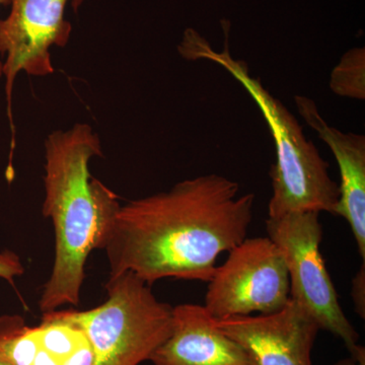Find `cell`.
Wrapping results in <instances>:
<instances>
[{"instance_id":"277c9868","label":"cell","mask_w":365,"mask_h":365,"mask_svg":"<svg viewBox=\"0 0 365 365\" xmlns=\"http://www.w3.org/2000/svg\"><path fill=\"white\" fill-rule=\"evenodd\" d=\"M107 299L88 311L63 309L50 316L78 327L90 341L93 365H139L150 360L172 330L173 307L131 272L110 276Z\"/></svg>"},{"instance_id":"5bb4252c","label":"cell","mask_w":365,"mask_h":365,"mask_svg":"<svg viewBox=\"0 0 365 365\" xmlns=\"http://www.w3.org/2000/svg\"><path fill=\"white\" fill-rule=\"evenodd\" d=\"M365 266L362 262L361 268L355 274L352 280L351 297L355 312L361 319L365 318Z\"/></svg>"},{"instance_id":"30bf717a","label":"cell","mask_w":365,"mask_h":365,"mask_svg":"<svg viewBox=\"0 0 365 365\" xmlns=\"http://www.w3.org/2000/svg\"><path fill=\"white\" fill-rule=\"evenodd\" d=\"M153 365H254L239 343L215 325L204 306L173 307L169 337L153 353Z\"/></svg>"},{"instance_id":"9c48e42d","label":"cell","mask_w":365,"mask_h":365,"mask_svg":"<svg viewBox=\"0 0 365 365\" xmlns=\"http://www.w3.org/2000/svg\"><path fill=\"white\" fill-rule=\"evenodd\" d=\"M0 359L9 365H93L86 334L67 322L43 314L37 327L21 316H0Z\"/></svg>"},{"instance_id":"7c38bea8","label":"cell","mask_w":365,"mask_h":365,"mask_svg":"<svg viewBox=\"0 0 365 365\" xmlns=\"http://www.w3.org/2000/svg\"><path fill=\"white\" fill-rule=\"evenodd\" d=\"M329 85L331 91L339 97L364 100V48H352L343 55L331 72Z\"/></svg>"},{"instance_id":"9a60e30c","label":"cell","mask_w":365,"mask_h":365,"mask_svg":"<svg viewBox=\"0 0 365 365\" xmlns=\"http://www.w3.org/2000/svg\"><path fill=\"white\" fill-rule=\"evenodd\" d=\"M348 351H349V356L339 360L335 365H365L364 346L357 344Z\"/></svg>"},{"instance_id":"8992f818","label":"cell","mask_w":365,"mask_h":365,"mask_svg":"<svg viewBox=\"0 0 365 365\" xmlns=\"http://www.w3.org/2000/svg\"><path fill=\"white\" fill-rule=\"evenodd\" d=\"M289 302L284 255L268 237H246L216 267L204 307L213 319H222L277 313Z\"/></svg>"},{"instance_id":"2e32d148","label":"cell","mask_w":365,"mask_h":365,"mask_svg":"<svg viewBox=\"0 0 365 365\" xmlns=\"http://www.w3.org/2000/svg\"><path fill=\"white\" fill-rule=\"evenodd\" d=\"M0 6H9V0H0ZM4 76V61L0 60V78Z\"/></svg>"},{"instance_id":"52a82bcc","label":"cell","mask_w":365,"mask_h":365,"mask_svg":"<svg viewBox=\"0 0 365 365\" xmlns=\"http://www.w3.org/2000/svg\"><path fill=\"white\" fill-rule=\"evenodd\" d=\"M68 2L78 13L86 0H9L11 11L0 20V56L4 57L11 148L16 138L11 109L14 83L21 72L35 78L54 73L51 49L64 48L71 40L72 26L66 19Z\"/></svg>"},{"instance_id":"6da1fadb","label":"cell","mask_w":365,"mask_h":365,"mask_svg":"<svg viewBox=\"0 0 365 365\" xmlns=\"http://www.w3.org/2000/svg\"><path fill=\"white\" fill-rule=\"evenodd\" d=\"M211 174L120 205L102 248L110 276L131 272L146 284L163 278L209 282L218 257L248 237L255 194Z\"/></svg>"},{"instance_id":"8fae6325","label":"cell","mask_w":365,"mask_h":365,"mask_svg":"<svg viewBox=\"0 0 365 365\" xmlns=\"http://www.w3.org/2000/svg\"><path fill=\"white\" fill-rule=\"evenodd\" d=\"M299 115L332 150L339 165L340 199L336 215L351 227L362 261L365 262V137L342 132L326 123L313 100L294 97Z\"/></svg>"},{"instance_id":"5b68a950","label":"cell","mask_w":365,"mask_h":365,"mask_svg":"<svg viewBox=\"0 0 365 365\" xmlns=\"http://www.w3.org/2000/svg\"><path fill=\"white\" fill-rule=\"evenodd\" d=\"M316 211L292 212L266 220L269 239L287 261L290 299L304 307L319 329L332 333L347 349L359 344V332L340 306L339 297L322 256L323 227Z\"/></svg>"},{"instance_id":"7a4b0ae2","label":"cell","mask_w":365,"mask_h":365,"mask_svg":"<svg viewBox=\"0 0 365 365\" xmlns=\"http://www.w3.org/2000/svg\"><path fill=\"white\" fill-rule=\"evenodd\" d=\"M45 196L42 213L54 227L55 256L43 287V314L78 307L91 252L102 248L106 230L121 205L111 189L91 175L103 155L101 137L88 123L51 132L45 139Z\"/></svg>"},{"instance_id":"3957f363","label":"cell","mask_w":365,"mask_h":365,"mask_svg":"<svg viewBox=\"0 0 365 365\" xmlns=\"http://www.w3.org/2000/svg\"><path fill=\"white\" fill-rule=\"evenodd\" d=\"M225 49L216 52L193 29H187L178 51L187 60L207 59L222 66L248 91L267 122L275 143L276 162L271 165L272 196L269 218L292 212H329L336 215L340 199L339 185L329 174V163L314 144L304 135L292 112L265 88L252 78L248 66L232 58L228 48L230 24L222 21Z\"/></svg>"},{"instance_id":"e0dca14e","label":"cell","mask_w":365,"mask_h":365,"mask_svg":"<svg viewBox=\"0 0 365 365\" xmlns=\"http://www.w3.org/2000/svg\"><path fill=\"white\" fill-rule=\"evenodd\" d=\"M0 365H9V364H6V362L4 361V360L0 359Z\"/></svg>"},{"instance_id":"ba28073f","label":"cell","mask_w":365,"mask_h":365,"mask_svg":"<svg viewBox=\"0 0 365 365\" xmlns=\"http://www.w3.org/2000/svg\"><path fill=\"white\" fill-rule=\"evenodd\" d=\"M215 325L244 348L254 365H312L321 330L292 299L277 313L215 319Z\"/></svg>"},{"instance_id":"4fadbf2b","label":"cell","mask_w":365,"mask_h":365,"mask_svg":"<svg viewBox=\"0 0 365 365\" xmlns=\"http://www.w3.org/2000/svg\"><path fill=\"white\" fill-rule=\"evenodd\" d=\"M25 273V267L19 255L11 250L0 251V279L14 284V278L20 277Z\"/></svg>"}]
</instances>
